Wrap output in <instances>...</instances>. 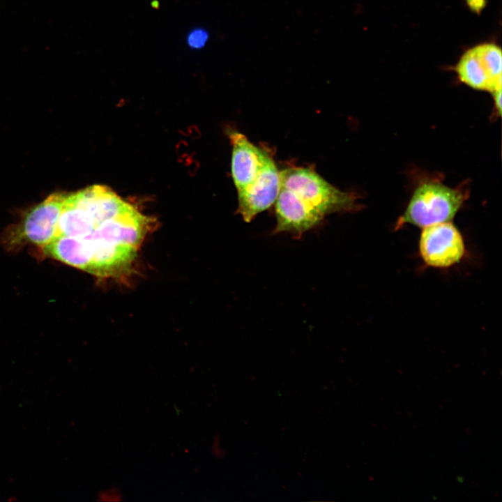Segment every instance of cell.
<instances>
[{"label":"cell","mask_w":502,"mask_h":502,"mask_svg":"<svg viewBox=\"0 0 502 502\" xmlns=\"http://www.w3.org/2000/svg\"><path fill=\"white\" fill-rule=\"evenodd\" d=\"M501 50L482 43L466 51L455 66L458 79L471 88L492 93L501 89Z\"/></svg>","instance_id":"cell-4"},{"label":"cell","mask_w":502,"mask_h":502,"mask_svg":"<svg viewBox=\"0 0 502 502\" xmlns=\"http://www.w3.org/2000/svg\"><path fill=\"white\" fill-rule=\"evenodd\" d=\"M494 100V106L499 115L501 112V89L492 93Z\"/></svg>","instance_id":"cell-11"},{"label":"cell","mask_w":502,"mask_h":502,"mask_svg":"<svg viewBox=\"0 0 502 502\" xmlns=\"http://www.w3.org/2000/svg\"><path fill=\"white\" fill-rule=\"evenodd\" d=\"M229 137L232 144L231 174L237 192H240L255 181L270 155L241 132H232Z\"/></svg>","instance_id":"cell-8"},{"label":"cell","mask_w":502,"mask_h":502,"mask_svg":"<svg viewBox=\"0 0 502 502\" xmlns=\"http://www.w3.org/2000/svg\"><path fill=\"white\" fill-rule=\"evenodd\" d=\"M208 38V33L202 29H195L188 36V45L193 49H200L206 43Z\"/></svg>","instance_id":"cell-9"},{"label":"cell","mask_w":502,"mask_h":502,"mask_svg":"<svg viewBox=\"0 0 502 502\" xmlns=\"http://www.w3.org/2000/svg\"><path fill=\"white\" fill-rule=\"evenodd\" d=\"M280 190V172L269 155L255 181L238 192V212L250 222L257 214L275 203Z\"/></svg>","instance_id":"cell-7"},{"label":"cell","mask_w":502,"mask_h":502,"mask_svg":"<svg viewBox=\"0 0 502 502\" xmlns=\"http://www.w3.org/2000/svg\"><path fill=\"white\" fill-rule=\"evenodd\" d=\"M423 261L434 268H448L459 262L465 253L463 237L450 222L423 228L419 240Z\"/></svg>","instance_id":"cell-5"},{"label":"cell","mask_w":502,"mask_h":502,"mask_svg":"<svg viewBox=\"0 0 502 502\" xmlns=\"http://www.w3.org/2000/svg\"><path fill=\"white\" fill-rule=\"evenodd\" d=\"M66 195L54 193L31 208L17 226V240L44 248L56 236L59 219Z\"/></svg>","instance_id":"cell-6"},{"label":"cell","mask_w":502,"mask_h":502,"mask_svg":"<svg viewBox=\"0 0 502 502\" xmlns=\"http://www.w3.org/2000/svg\"><path fill=\"white\" fill-rule=\"evenodd\" d=\"M280 185L291 191L320 220L328 214L358 209L357 197L342 191L311 168L289 167L280 172Z\"/></svg>","instance_id":"cell-2"},{"label":"cell","mask_w":502,"mask_h":502,"mask_svg":"<svg viewBox=\"0 0 502 502\" xmlns=\"http://www.w3.org/2000/svg\"><path fill=\"white\" fill-rule=\"evenodd\" d=\"M100 496L103 497L104 500L113 501H119L121 497V494L117 490L110 489L103 492Z\"/></svg>","instance_id":"cell-10"},{"label":"cell","mask_w":502,"mask_h":502,"mask_svg":"<svg viewBox=\"0 0 502 502\" xmlns=\"http://www.w3.org/2000/svg\"><path fill=\"white\" fill-rule=\"evenodd\" d=\"M151 219L125 201L102 216L83 237L56 236L44 254L99 277L128 273Z\"/></svg>","instance_id":"cell-1"},{"label":"cell","mask_w":502,"mask_h":502,"mask_svg":"<svg viewBox=\"0 0 502 502\" xmlns=\"http://www.w3.org/2000/svg\"><path fill=\"white\" fill-rule=\"evenodd\" d=\"M462 189L451 188L441 183L425 182L414 190L396 229L405 224L418 227L450 222L466 199Z\"/></svg>","instance_id":"cell-3"}]
</instances>
